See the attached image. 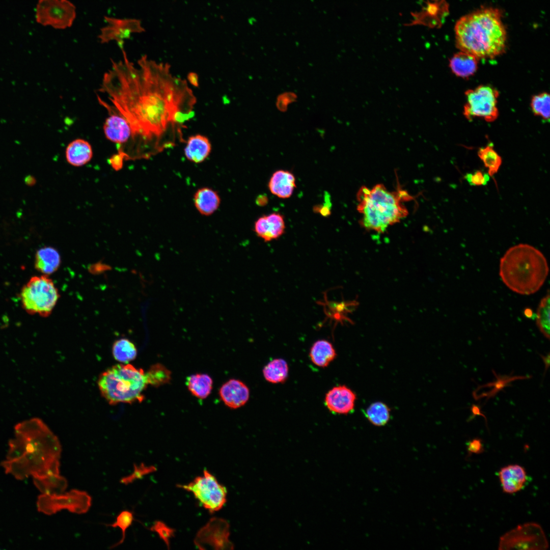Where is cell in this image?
Here are the masks:
<instances>
[{
    "instance_id": "obj_1",
    "label": "cell",
    "mask_w": 550,
    "mask_h": 550,
    "mask_svg": "<svg viewBox=\"0 0 550 550\" xmlns=\"http://www.w3.org/2000/svg\"><path fill=\"white\" fill-rule=\"evenodd\" d=\"M112 61L97 95L107 111L128 123L131 139L123 150L128 158H146L182 141L184 123L195 115L196 99L185 80L174 76L167 63L142 56Z\"/></svg>"
},
{
    "instance_id": "obj_2",
    "label": "cell",
    "mask_w": 550,
    "mask_h": 550,
    "mask_svg": "<svg viewBox=\"0 0 550 550\" xmlns=\"http://www.w3.org/2000/svg\"><path fill=\"white\" fill-rule=\"evenodd\" d=\"M455 34L460 51L478 59H493L506 48L507 33L497 9L482 8L461 17L455 24Z\"/></svg>"
},
{
    "instance_id": "obj_3",
    "label": "cell",
    "mask_w": 550,
    "mask_h": 550,
    "mask_svg": "<svg viewBox=\"0 0 550 550\" xmlns=\"http://www.w3.org/2000/svg\"><path fill=\"white\" fill-rule=\"evenodd\" d=\"M412 200L413 197L400 187L391 191L382 184L371 188L363 186L356 194L360 224L367 230L382 233L407 216L405 203Z\"/></svg>"
},
{
    "instance_id": "obj_4",
    "label": "cell",
    "mask_w": 550,
    "mask_h": 550,
    "mask_svg": "<svg viewBox=\"0 0 550 550\" xmlns=\"http://www.w3.org/2000/svg\"><path fill=\"white\" fill-rule=\"evenodd\" d=\"M548 266L543 254L534 246L519 244L509 248L500 263V276L505 285L521 295L536 292L544 284Z\"/></svg>"
},
{
    "instance_id": "obj_5",
    "label": "cell",
    "mask_w": 550,
    "mask_h": 550,
    "mask_svg": "<svg viewBox=\"0 0 550 550\" xmlns=\"http://www.w3.org/2000/svg\"><path fill=\"white\" fill-rule=\"evenodd\" d=\"M147 385L143 370L128 363L108 368L98 380L100 392L110 405L142 402Z\"/></svg>"
},
{
    "instance_id": "obj_6",
    "label": "cell",
    "mask_w": 550,
    "mask_h": 550,
    "mask_svg": "<svg viewBox=\"0 0 550 550\" xmlns=\"http://www.w3.org/2000/svg\"><path fill=\"white\" fill-rule=\"evenodd\" d=\"M59 297L53 282L44 274L30 278L20 293L23 309L29 314H38L43 317L51 314Z\"/></svg>"
},
{
    "instance_id": "obj_7",
    "label": "cell",
    "mask_w": 550,
    "mask_h": 550,
    "mask_svg": "<svg viewBox=\"0 0 550 550\" xmlns=\"http://www.w3.org/2000/svg\"><path fill=\"white\" fill-rule=\"evenodd\" d=\"M465 95L463 114L467 119L480 118L491 122L498 118L499 93L497 89L489 86L480 85L466 91Z\"/></svg>"
},
{
    "instance_id": "obj_8",
    "label": "cell",
    "mask_w": 550,
    "mask_h": 550,
    "mask_svg": "<svg viewBox=\"0 0 550 550\" xmlns=\"http://www.w3.org/2000/svg\"><path fill=\"white\" fill-rule=\"evenodd\" d=\"M178 486L192 492L203 507L210 512L221 509L226 502V488L207 470L189 483Z\"/></svg>"
},
{
    "instance_id": "obj_9",
    "label": "cell",
    "mask_w": 550,
    "mask_h": 550,
    "mask_svg": "<svg viewBox=\"0 0 550 550\" xmlns=\"http://www.w3.org/2000/svg\"><path fill=\"white\" fill-rule=\"evenodd\" d=\"M92 503L91 497L85 491L72 489L65 493L42 494L37 500L38 510L47 515H52L62 510H67L76 514L86 513Z\"/></svg>"
},
{
    "instance_id": "obj_10",
    "label": "cell",
    "mask_w": 550,
    "mask_h": 550,
    "mask_svg": "<svg viewBox=\"0 0 550 550\" xmlns=\"http://www.w3.org/2000/svg\"><path fill=\"white\" fill-rule=\"evenodd\" d=\"M548 546L544 531L535 522L518 525L503 535L499 544L500 549H545Z\"/></svg>"
},
{
    "instance_id": "obj_11",
    "label": "cell",
    "mask_w": 550,
    "mask_h": 550,
    "mask_svg": "<svg viewBox=\"0 0 550 550\" xmlns=\"http://www.w3.org/2000/svg\"><path fill=\"white\" fill-rule=\"evenodd\" d=\"M76 16V7L69 0H39L36 8L37 22L56 29L70 28Z\"/></svg>"
},
{
    "instance_id": "obj_12",
    "label": "cell",
    "mask_w": 550,
    "mask_h": 550,
    "mask_svg": "<svg viewBox=\"0 0 550 550\" xmlns=\"http://www.w3.org/2000/svg\"><path fill=\"white\" fill-rule=\"evenodd\" d=\"M229 526L223 519L213 518L198 533L195 543L199 549H231Z\"/></svg>"
},
{
    "instance_id": "obj_13",
    "label": "cell",
    "mask_w": 550,
    "mask_h": 550,
    "mask_svg": "<svg viewBox=\"0 0 550 550\" xmlns=\"http://www.w3.org/2000/svg\"><path fill=\"white\" fill-rule=\"evenodd\" d=\"M107 25L100 30L98 38L101 43L115 41L121 49L124 48V41L129 39L132 34L145 32L141 21L134 18L120 19L104 17Z\"/></svg>"
},
{
    "instance_id": "obj_14",
    "label": "cell",
    "mask_w": 550,
    "mask_h": 550,
    "mask_svg": "<svg viewBox=\"0 0 550 550\" xmlns=\"http://www.w3.org/2000/svg\"><path fill=\"white\" fill-rule=\"evenodd\" d=\"M357 397L356 394L345 385L334 387L325 395L324 403L332 413L347 415L353 411Z\"/></svg>"
},
{
    "instance_id": "obj_15",
    "label": "cell",
    "mask_w": 550,
    "mask_h": 550,
    "mask_svg": "<svg viewBox=\"0 0 550 550\" xmlns=\"http://www.w3.org/2000/svg\"><path fill=\"white\" fill-rule=\"evenodd\" d=\"M103 126L106 138L115 143L119 153L123 152L131 138V130L126 121L118 114L108 112Z\"/></svg>"
},
{
    "instance_id": "obj_16",
    "label": "cell",
    "mask_w": 550,
    "mask_h": 550,
    "mask_svg": "<svg viewBox=\"0 0 550 550\" xmlns=\"http://www.w3.org/2000/svg\"><path fill=\"white\" fill-rule=\"evenodd\" d=\"M285 229L284 216L277 212L261 215L254 225L256 235L265 242L278 239L283 235Z\"/></svg>"
},
{
    "instance_id": "obj_17",
    "label": "cell",
    "mask_w": 550,
    "mask_h": 550,
    "mask_svg": "<svg viewBox=\"0 0 550 550\" xmlns=\"http://www.w3.org/2000/svg\"><path fill=\"white\" fill-rule=\"evenodd\" d=\"M219 396L229 407L236 409L244 405L249 400L250 390L247 386L239 380L231 379L221 387Z\"/></svg>"
},
{
    "instance_id": "obj_18",
    "label": "cell",
    "mask_w": 550,
    "mask_h": 550,
    "mask_svg": "<svg viewBox=\"0 0 550 550\" xmlns=\"http://www.w3.org/2000/svg\"><path fill=\"white\" fill-rule=\"evenodd\" d=\"M498 477L503 491L509 494L516 493L525 487L527 474L524 468L518 464H509L502 468Z\"/></svg>"
},
{
    "instance_id": "obj_19",
    "label": "cell",
    "mask_w": 550,
    "mask_h": 550,
    "mask_svg": "<svg viewBox=\"0 0 550 550\" xmlns=\"http://www.w3.org/2000/svg\"><path fill=\"white\" fill-rule=\"evenodd\" d=\"M267 186L270 193L280 199L290 198L296 187L294 174L287 170L275 171L270 176Z\"/></svg>"
},
{
    "instance_id": "obj_20",
    "label": "cell",
    "mask_w": 550,
    "mask_h": 550,
    "mask_svg": "<svg viewBox=\"0 0 550 550\" xmlns=\"http://www.w3.org/2000/svg\"><path fill=\"white\" fill-rule=\"evenodd\" d=\"M61 263L60 253L53 247L48 246L41 248L35 254V267L44 275L48 276L55 272L59 269Z\"/></svg>"
},
{
    "instance_id": "obj_21",
    "label": "cell",
    "mask_w": 550,
    "mask_h": 550,
    "mask_svg": "<svg viewBox=\"0 0 550 550\" xmlns=\"http://www.w3.org/2000/svg\"><path fill=\"white\" fill-rule=\"evenodd\" d=\"M211 151L209 139L201 134L189 136L184 149L186 158L194 163H201L208 157Z\"/></svg>"
},
{
    "instance_id": "obj_22",
    "label": "cell",
    "mask_w": 550,
    "mask_h": 550,
    "mask_svg": "<svg viewBox=\"0 0 550 550\" xmlns=\"http://www.w3.org/2000/svg\"><path fill=\"white\" fill-rule=\"evenodd\" d=\"M478 60L470 53L460 51L450 59L449 66L452 72L456 76L468 78L477 71Z\"/></svg>"
},
{
    "instance_id": "obj_23",
    "label": "cell",
    "mask_w": 550,
    "mask_h": 550,
    "mask_svg": "<svg viewBox=\"0 0 550 550\" xmlns=\"http://www.w3.org/2000/svg\"><path fill=\"white\" fill-rule=\"evenodd\" d=\"M65 155L69 164L74 167H81L91 160L93 156V150L88 141L77 139L68 145Z\"/></svg>"
},
{
    "instance_id": "obj_24",
    "label": "cell",
    "mask_w": 550,
    "mask_h": 550,
    "mask_svg": "<svg viewBox=\"0 0 550 550\" xmlns=\"http://www.w3.org/2000/svg\"><path fill=\"white\" fill-rule=\"evenodd\" d=\"M194 202L196 209L201 214L209 216L218 208L221 198L217 191L204 187L196 191L194 196Z\"/></svg>"
},
{
    "instance_id": "obj_25",
    "label": "cell",
    "mask_w": 550,
    "mask_h": 550,
    "mask_svg": "<svg viewBox=\"0 0 550 550\" xmlns=\"http://www.w3.org/2000/svg\"><path fill=\"white\" fill-rule=\"evenodd\" d=\"M6 473L11 474L17 479L23 480L33 475L35 471V463L31 452H26L20 457L7 460L1 462Z\"/></svg>"
},
{
    "instance_id": "obj_26",
    "label": "cell",
    "mask_w": 550,
    "mask_h": 550,
    "mask_svg": "<svg viewBox=\"0 0 550 550\" xmlns=\"http://www.w3.org/2000/svg\"><path fill=\"white\" fill-rule=\"evenodd\" d=\"M309 356L316 366L324 368L333 362L337 356L333 345L326 340H319L311 346Z\"/></svg>"
},
{
    "instance_id": "obj_27",
    "label": "cell",
    "mask_w": 550,
    "mask_h": 550,
    "mask_svg": "<svg viewBox=\"0 0 550 550\" xmlns=\"http://www.w3.org/2000/svg\"><path fill=\"white\" fill-rule=\"evenodd\" d=\"M34 483L43 494H58L63 493L68 486L66 478L60 474L33 477Z\"/></svg>"
},
{
    "instance_id": "obj_28",
    "label": "cell",
    "mask_w": 550,
    "mask_h": 550,
    "mask_svg": "<svg viewBox=\"0 0 550 550\" xmlns=\"http://www.w3.org/2000/svg\"><path fill=\"white\" fill-rule=\"evenodd\" d=\"M262 373L265 379L270 383H283L288 376V365L285 360L275 359L264 367Z\"/></svg>"
},
{
    "instance_id": "obj_29",
    "label": "cell",
    "mask_w": 550,
    "mask_h": 550,
    "mask_svg": "<svg viewBox=\"0 0 550 550\" xmlns=\"http://www.w3.org/2000/svg\"><path fill=\"white\" fill-rule=\"evenodd\" d=\"M212 378L207 374H196L187 379V386L190 393L200 399H205L210 394L212 389Z\"/></svg>"
},
{
    "instance_id": "obj_30",
    "label": "cell",
    "mask_w": 550,
    "mask_h": 550,
    "mask_svg": "<svg viewBox=\"0 0 550 550\" xmlns=\"http://www.w3.org/2000/svg\"><path fill=\"white\" fill-rule=\"evenodd\" d=\"M368 421L374 426L386 425L391 419V409L384 403L376 401L370 404L364 411Z\"/></svg>"
},
{
    "instance_id": "obj_31",
    "label": "cell",
    "mask_w": 550,
    "mask_h": 550,
    "mask_svg": "<svg viewBox=\"0 0 550 550\" xmlns=\"http://www.w3.org/2000/svg\"><path fill=\"white\" fill-rule=\"evenodd\" d=\"M137 353L136 346L127 338H120L113 343V355L114 359L120 363H128L135 359Z\"/></svg>"
},
{
    "instance_id": "obj_32",
    "label": "cell",
    "mask_w": 550,
    "mask_h": 550,
    "mask_svg": "<svg viewBox=\"0 0 550 550\" xmlns=\"http://www.w3.org/2000/svg\"><path fill=\"white\" fill-rule=\"evenodd\" d=\"M492 372H493L496 377V381L479 387L478 389L488 388L490 389L488 392L482 393L479 395L474 396V397L476 400L486 397V400H488L489 398L494 397L497 394L503 390L504 388L509 386L511 382L518 379H528L531 377L530 376H501L497 375L494 370H492Z\"/></svg>"
},
{
    "instance_id": "obj_33",
    "label": "cell",
    "mask_w": 550,
    "mask_h": 550,
    "mask_svg": "<svg viewBox=\"0 0 550 550\" xmlns=\"http://www.w3.org/2000/svg\"><path fill=\"white\" fill-rule=\"evenodd\" d=\"M478 155L487 169V173L490 177L497 173L502 165V159L492 145L488 144L480 148L478 151Z\"/></svg>"
},
{
    "instance_id": "obj_34",
    "label": "cell",
    "mask_w": 550,
    "mask_h": 550,
    "mask_svg": "<svg viewBox=\"0 0 550 550\" xmlns=\"http://www.w3.org/2000/svg\"><path fill=\"white\" fill-rule=\"evenodd\" d=\"M536 325L542 334L549 339V294L548 292L540 300L537 310Z\"/></svg>"
},
{
    "instance_id": "obj_35",
    "label": "cell",
    "mask_w": 550,
    "mask_h": 550,
    "mask_svg": "<svg viewBox=\"0 0 550 550\" xmlns=\"http://www.w3.org/2000/svg\"><path fill=\"white\" fill-rule=\"evenodd\" d=\"M145 377L148 384L158 387L170 382L171 372L163 365L157 363L150 367Z\"/></svg>"
},
{
    "instance_id": "obj_36",
    "label": "cell",
    "mask_w": 550,
    "mask_h": 550,
    "mask_svg": "<svg viewBox=\"0 0 550 550\" xmlns=\"http://www.w3.org/2000/svg\"><path fill=\"white\" fill-rule=\"evenodd\" d=\"M530 105L535 115L549 121L550 97L548 93L543 92L534 95L531 99Z\"/></svg>"
},
{
    "instance_id": "obj_37",
    "label": "cell",
    "mask_w": 550,
    "mask_h": 550,
    "mask_svg": "<svg viewBox=\"0 0 550 550\" xmlns=\"http://www.w3.org/2000/svg\"><path fill=\"white\" fill-rule=\"evenodd\" d=\"M134 515L132 512L128 510H124L121 512L116 518L115 522L109 524L107 526L113 528H119L122 532V537L120 540L113 545L109 548H114L123 543L125 538V533L127 529L132 525L134 520Z\"/></svg>"
},
{
    "instance_id": "obj_38",
    "label": "cell",
    "mask_w": 550,
    "mask_h": 550,
    "mask_svg": "<svg viewBox=\"0 0 550 550\" xmlns=\"http://www.w3.org/2000/svg\"><path fill=\"white\" fill-rule=\"evenodd\" d=\"M156 468L154 466H146L144 463L139 465H133V471L129 475L123 477L120 480V482L125 485L132 483L138 479L142 478L144 476L154 472Z\"/></svg>"
},
{
    "instance_id": "obj_39",
    "label": "cell",
    "mask_w": 550,
    "mask_h": 550,
    "mask_svg": "<svg viewBox=\"0 0 550 550\" xmlns=\"http://www.w3.org/2000/svg\"><path fill=\"white\" fill-rule=\"evenodd\" d=\"M490 175L480 170H477L472 173H468L464 179L468 183L473 186H482L486 185L490 179Z\"/></svg>"
},
{
    "instance_id": "obj_40",
    "label": "cell",
    "mask_w": 550,
    "mask_h": 550,
    "mask_svg": "<svg viewBox=\"0 0 550 550\" xmlns=\"http://www.w3.org/2000/svg\"><path fill=\"white\" fill-rule=\"evenodd\" d=\"M151 530L156 532L166 544L169 546V539L173 536L174 531L161 521H156Z\"/></svg>"
},
{
    "instance_id": "obj_41",
    "label": "cell",
    "mask_w": 550,
    "mask_h": 550,
    "mask_svg": "<svg viewBox=\"0 0 550 550\" xmlns=\"http://www.w3.org/2000/svg\"><path fill=\"white\" fill-rule=\"evenodd\" d=\"M467 450L470 454H479L483 451L482 440L478 438L470 441L467 444Z\"/></svg>"
},
{
    "instance_id": "obj_42",
    "label": "cell",
    "mask_w": 550,
    "mask_h": 550,
    "mask_svg": "<svg viewBox=\"0 0 550 550\" xmlns=\"http://www.w3.org/2000/svg\"><path fill=\"white\" fill-rule=\"evenodd\" d=\"M124 159H125L124 156L118 152L110 158L109 162L114 169L118 170L122 168Z\"/></svg>"
},
{
    "instance_id": "obj_43",
    "label": "cell",
    "mask_w": 550,
    "mask_h": 550,
    "mask_svg": "<svg viewBox=\"0 0 550 550\" xmlns=\"http://www.w3.org/2000/svg\"><path fill=\"white\" fill-rule=\"evenodd\" d=\"M472 413L471 416L469 418L468 421L470 422L476 416H482L485 420L486 424L487 425V419L485 416L482 413L481 407L478 405L473 404L471 408Z\"/></svg>"
},
{
    "instance_id": "obj_44",
    "label": "cell",
    "mask_w": 550,
    "mask_h": 550,
    "mask_svg": "<svg viewBox=\"0 0 550 550\" xmlns=\"http://www.w3.org/2000/svg\"><path fill=\"white\" fill-rule=\"evenodd\" d=\"M187 79L188 82L193 86L199 87V76L196 73L194 72H189L187 74Z\"/></svg>"
},
{
    "instance_id": "obj_45",
    "label": "cell",
    "mask_w": 550,
    "mask_h": 550,
    "mask_svg": "<svg viewBox=\"0 0 550 550\" xmlns=\"http://www.w3.org/2000/svg\"><path fill=\"white\" fill-rule=\"evenodd\" d=\"M540 355L542 360H543V361L544 362V365H545V369H544V374H545L546 372L547 371L548 368H549V353H548L547 354V355H545V356L541 355V354H540Z\"/></svg>"
},
{
    "instance_id": "obj_46",
    "label": "cell",
    "mask_w": 550,
    "mask_h": 550,
    "mask_svg": "<svg viewBox=\"0 0 550 550\" xmlns=\"http://www.w3.org/2000/svg\"><path fill=\"white\" fill-rule=\"evenodd\" d=\"M25 181H26V183H28L29 184H32L33 183H35V180L33 179L32 177L28 176V179H26V178L25 179Z\"/></svg>"
}]
</instances>
